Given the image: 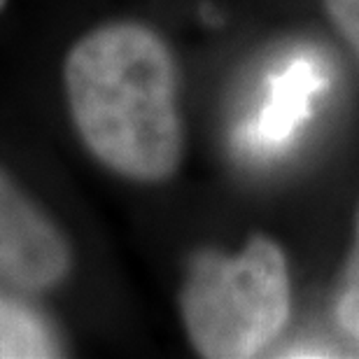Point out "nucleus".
Instances as JSON below:
<instances>
[{
	"instance_id": "1",
	"label": "nucleus",
	"mask_w": 359,
	"mask_h": 359,
	"mask_svg": "<svg viewBox=\"0 0 359 359\" xmlns=\"http://www.w3.org/2000/svg\"><path fill=\"white\" fill-rule=\"evenodd\" d=\"M66 89L77 131L107 168L138 182L177 170V68L154 31L110 24L89 33L66 61Z\"/></svg>"
},
{
	"instance_id": "2",
	"label": "nucleus",
	"mask_w": 359,
	"mask_h": 359,
	"mask_svg": "<svg viewBox=\"0 0 359 359\" xmlns=\"http://www.w3.org/2000/svg\"><path fill=\"white\" fill-rule=\"evenodd\" d=\"M180 308L198 355H262L290 320L292 285L283 248L259 233L238 255L212 250L196 255L187 271Z\"/></svg>"
},
{
	"instance_id": "3",
	"label": "nucleus",
	"mask_w": 359,
	"mask_h": 359,
	"mask_svg": "<svg viewBox=\"0 0 359 359\" xmlns=\"http://www.w3.org/2000/svg\"><path fill=\"white\" fill-rule=\"evenodd\" d=\"M70 269V252L56 226L0 173V280L47 290Z\"/></svg>"
},
{
	"instance_id": "4",
	"label": "nucleus",
	"mask_w": 359,
	"mask_h": 359,
	"mask_svg": "<svg viewBox=\"0 0 359 359\" xmlns=\"http://www.w3.org/2000/svg\"><path fill=\"white\" fill-rule=\"evenodd\" d=\"M320 82V70L311 61H294L273 80L269 100L262 107L259 117L241 131L243 147L264 152L285 142L301 124L308 100L318 91Z\"/></svg>"
},
{
	"instance_id": "5",
	"label": "nucleus",
	"mask_w": 359,
	"mask_h": 359,
	"mask_svg": "<svg viewBox=\"0 0 359 359\" xmlns=\"http://www.w3.org/2000/svg\"><path fill=\"white\" fill-rule=\"evenodd\" d=\"M59 348L38 315L17 301L0 299V359L54 357Z\"/></svg>"
},
{
	"instance_id": "6",
	"label": "nucleus",
	"mask_w": 359,
	"mask_h": 359,
	"mask_svg": "<svg viewBox=\"0 0 359 359\" xmlns=\"http://www.w3.org/2000/svg\"><path fill=\"white\" fill-rule=\"evenodd\" d=\"M336 318L350 336L359 341V210L355 219V238L348 252L343 278L336 297Z\"/></svg>"
},
{
	"instance_id": "7",
	"label": "nucleus",
	"mask_w": 359,
	"mask_h": 359,
	"mask_svg": "<svg viewBox=\"0 0 359 359\" xmlns=\"http://www.w3.org/2000/svg\"><path fill=\"white\" fill-rule=\"evenodd\" d=\"M329 21L359 59V0H322Z\"/></svg>"
},
{
	"instance_id": "8",
	"label": "nucleus",
	"mask_w": 359,
	"mask_h": 359,
	"mask_svg": "<svg viewBox=\"0 0 359 359\" xmlns=\"http://www.w3.org/2000/svg\"><path fill=\"white\" fill-rule=\"evenodd\" d=\"M3 5H5V0H0V10H3Z\"/></svg>"
}]
</instances>
